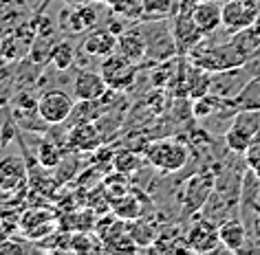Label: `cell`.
Listing matches in <instances>:
<instances>
[{"label": "cell", "instance_id": "obj_5", "mask_svg": "<svg viewBox=\"0 0 260 255\" xmlns=\"http://www.w3.org/2000/svg\"><path fill=\"white\" fill-rule=\"evenodd\" d=\"M137 62L128 60V57H123L121 53H115L104 57L102 62V75L104 80H106L108 88L113 90H123V88H130L137 80Z\"/></svg>", "mask_w": 260, "mask_h": 255}, {"label": "cell", "instance_id": "obj_11", "mask_svg": "<svg viewBox=\"0 0 260 255\" xmlns=\"http://www.w3.org/2000/svg\"><path fill=\"white\" fill-rule=\"evenodd\" d=\"M214 189V176L212 174H199L190 180V185L183 192V211H199L201 207H205V202L210 200V194Z\"/></svg>", "mask_w": 260, "mask_h": 255}, {"label": "cell", "instance_id": "obj_20", "mask_svg": "<svg viewBox=\"0 0 260 255\" xmlns=\"http://www.w3.org/2000/svg\"><path fill=\"white\" fill-rule=\"evenodd\" d=\"M49 62L53 64L55 70H69L75 64V49H73V44H71L69 40H62V42L53 44Z\"/></svg>", "mask_w": 260, "mask_h": 255}, {"label": "cell", "instance_id": "obj_3", "mask_svg": "<svg viewBox=\"0 0 260 255\" xmlns=\"http://www.w3.org/2000/svg\"><path fill=\"white\" fill-rule=\"evenodd\" d=\"M73 106H75V97H71L60 88L44 90L38 97V113H40L47 126H62V123H67L71 113H73Z\"/></svg>", "mask_w": 260, "mask_h": 255}, {"label": "cell", "instance_id": "obj_26", "mask_svg": "<svg viewBox=\"0 0 260 255\" xmlns=\"http://www.w3.org/2000/svg\"><path fill=\"white\" fill-rule=\"evenodd\" d=\"M73 3H75V5H84V3H86V0H73Z\"/></svg>", "mask_w": 260, "mask_h": 255}, {"label": "cell", "instance_id": "obj_27", "mask_svg": "<svg viewBox=\"0 0 260 255\" xmlns=\"http://www.w3.org/2000/svg\"><path fill=\"white\" fill-rule=\"evenodd\" d=\"M0 49H3V35H0Z\"/></svg>", "mask_w": 260, "mask_h": 255}, {"label": "cell", "instance_id": "obj_14", "mask_svg": "<svg viewBox=\"0 0 260 255\" xmlns=\"http://www.w3.org/2000/svg\"><path fill=\"white\" fill-rule=\"evenodd\" d=\"M218 238L225 251L238 253L247 244V227L238 218H225L218 227Z\"/></svg>", "mask_w": 260, "mask_h": 255}, {"label": "cell", "instance_id": "obj_6", "mask_svg": "<svg viewBox=\"0 0 260 255\" xmlns=\"http://www.w3.org/2000/svg\"><path fill=\"white\" fill-rule=\"evenodd\" d=\"M260 0H225L223 3V27L227 33L240 31L249 24L258 22Z\"/></svg>", "mask_w": 260, "mask_h": 255}, {"label": "cell", "instance_id": "obj_13", "mask_svg": "<svg viewBox=\"0 0 260 255\" xmlns=\"http://www.w3.org/2000/svg\"><path fill=\"white\" fill-rule=\"evenodd\" d=\"M82 51L88 53L90 57L104 60V57L113 55L117 51V35L110 33V31H106V29L90 31V33L82 40Z\"/></svg>", "mask_w": 260, "mask_h": 255}, {"label": "cell", "instance_id": "obj_17", "mask_svg": "<svg viewBox=\"0 0 260 255\" xmlns=\"http://www.w3.org/2000/svg\"><path fill=\"white\" fill-rule=\"evenodd\" d=\"M117 53H121L123 57L133 62L146 60V38L141 31H128V33L117 35Z\"/></svg>", "mask_w": 260, "mask_h": 255}, {"label": "cell", "instance_id": "obj_10", "mask_svg": "<svg viewBox=\"0 0 260 255\" xmlns=\"http://www.w3.org/2000/svg\"><path fill=\"white\" fill-rule=\"evenodd\" d=\"M108 93V84L102 73L95 70H80L73 80V97L75 101H93Z\"/></svg>", "mask_w": 260, "mask_h": 255}, {"label": "cell", "instance_id": "obj_21", "mask_svg": "<svg viewBox=\"0 0 260 255\" xmlns=\"http://www.w3.org/2000/svg\"><path fill=\"white\" fill-rule=\"evenodd\" d=\"M113 211L119 220H137L141 218V207H139V200L135 198L133 194H123L117 198V202H113Z\"/></svg>", "mask_w": 260, "mask_h": 255}, {"label": "cell", "instance_id": "obj_25", "mask_svg": "<svg viewBox=\"0 0 260 255\" xmlns=\"http://www.w3.org/2000/svg\"><path fill=\"white\" fill-rule=\"evenodd\" d=\"M243 68H245V73L249 75V77L260 75V49H258V51H253V53L247 57V62L243 64Z\"/></svg>", "mask_w": 260, "mask_h": 255}, {"label": "cell", "instance_id": "obj_4", "mask_svg": "<svg viewBox=\"0 0 260 255\" xmlns=\"http://www.w3.org/2000/svg\"><path fill=\"white\" fill-rule=\"evenodd\" d=\"M29 183V169L18 156H5L0 161V202L16 198Z\"/></svg>", "mask_w": 260, "mask_h": 255}, {"label": "cell", "instance_id": "obj_16", "mask_svg": "<svg viewBox=\"0 0 260 255\" xmlns=\"http://www.w3.org/2000/svg\"><path fill=\"white\" fill-rule=\"evenodd\" d=\"M20 0H0V35L14 33L22 22H27V11L20 9Z\"/></svg>", "mask_w": 260, "mask_h": 255}, {"label": "cell", "instance_id": "obj_1", "mask_svg": "<svg viewBox=\"0 0 260 255\" xmlns=\"http://www.w3.org/2000/svg\"><path fill=\"white\" fill-rule=\"evenodd\" d=\"M146 161L161 172H179L190 161V150L177 139L154 141L146 148Z\"/></svg>", "mask_w": 260, "mask_h": 255}, {"label": "cell", "instance_id": "obj_28", "mask_svg": "<svg viewBox=\"0 0 260 255\" xmlns=\"http://www.w3.org/2000/svg\"><path fill=\"white\" fill-rule=\"evenodd\" d=\"M258 22H260V16H258Z\"/></svg>", "mask_w": 260, "mask_h": 255}, {"label": "cell", "instance_id": "obj_15", "mask_svg": "<svg viewBox=\"0 0 260 255\" xmlns=\"http://www.w3.org/2000/svg\"><path fill=\"white\" fill-rule=\"evenodd\" d=\"M230 44L238 53L240 60L247 62V57H249L253 51L260 49V22H253L249 27L230 33Z\"/></svg>", "mask_w": 260, "mask_h": 255}, {"label": "cell", "instance_id": "obj_2", "mask_svg": "<svg viewBox=\"0 0 260 255\" xmlns=\"http://www.w3.org/2000/svg\"><path fill=\"white\" fill-rule=\"evenodd\" d=\"M260 130V113L258 110H236L232 117L230 128L225 130V145L230 152L245 154L249 141Z\"/></svg>", "mask_w": 260, "mask_h": 255}, {"label": "cell", "instance_id": "obj_19", "mask_svg": "<svg viewBox=\"0 0 260 255\" xmlns=\"http://www.w3.org/2000/svg\"><path fill=\"white\" fill-rule=\"evenodd\" d=\"M100 141L102 139L93 123H75L69 134V145L75 150H93L95 145H100Z\"/></svg>", "mask_w": 260, "mask_h": 255}, {"label": "cell", "instance_id": "obj_24", "mask_svg": "<svg viewBox=\"0 0 260 255\" xmlns=\"http://www.w3.org/2000/svg\"><path fill=\"white\" fill-rule=\"evenodd\" d=\"M245 159H247V165L253 161H260V130L256 132V136L249 141V145L245 150Z\"/></svg>", "mask_w": 260, "mask_h": 255}, {"label": "cell", "instance_id": "obj_12", "mask_svg": "<svg viewBox=\"0 0 260 255\" xmlns=\"http://www.w3.org/2000/svg\"><path fill=\"white\" fill-rule=\"evenodd\" d=\"M20 231L29 240H42L47 233L53 231V213L47 209H29L20 215Z\"/></svg>", "mask_w": 260, "mask_h": 255}, {"label": "cell", "instance_id": "obj_18", "mask_svg": "<svg viewBox=\"0 0 260 255\" xmlns=\"http://www.w3.org/2000/svg\"><path fill=\"white\" fill-rule=\"evenodd\" d=\"M232 103L236 110H258L260 113V75L249 77Z\"/></svg>", "mask_w": 260, "mask_h": 255}, {"label": "cell", "instance_id": "obj_7", "mask_svg": "<svg viewBox=\"0 0 260 255\" xmlns=\"http://www.w3.org/2000/svg\"><path fill=\"white\" fill-rule=\"evenodd\" d=\"M185 244H187V251H197V253H210V251L223 248L220 238H218V227H214L212 220H207V218L197 220L187 229Z\"/></svg>", "mask_w": 260, "mask_h": 255}, {"label": "cell", "instance_id": "obj_9", "mask_svg": "<svg viewBox=\"0 0 260 255\" xmlns=\"http://www.w3.org/2000/svg\"><path fill=\"white\" fill-rule=\"evenodd\" d=\"M192 20L201 29V33L210 38L223 22V3H218V0H194Z\"/></svg>", "mask_w": 260, "mask_h": 255}, {"label": "cell", "instance_id": "obj_22", "mask_svg": "<svg viewBox=\"0 0 260 255\" xmlns=\"http://www.w3.org/2000/svg\"><path fill=\"white\" fill-rule=\"evenodd\" d=\"M133 222H135V225L128 227V233H130V238H133V242H135L137 246H148V244H152V242L159 238L150 222L139 220V218L133 220Z\"/></svg>", "mask_w": 260, "mask_h": 255}, {"label": "cell", "instance_id": "obj_8", "mask_svg": "<svg viewBox=\"0 0 260 255\" xmlns=\"http://www.w3.org/2000/svg\"><path fill=\"white\" fill-rule=\"evenodd\" d=\"M249 75L245 73L243 66L236 68H227V70H218V73H212V82H210V93L220 97V99L232 101L234 97L240 93V88L247 84Z\"/></svg>", "mask_w": 260, "mask_h": 255}, {"label": "cell", "instance_id": "obj_23", "mask_svg": "<svg viewBox=\"0 0 260 255\" xmlns=\"http://www.w3.org/2000/svg\"><path fill=\"white\" fill-rule=\"evenodd\" d=\"M36 161L40 163L42 167L53 169V167L60 165V161H62V152H60V148H57L55 143H51V141H42V143H40V150H38Z\"/></svg>", "mask_w": 260, "mask_h": 255}]
</instances>
